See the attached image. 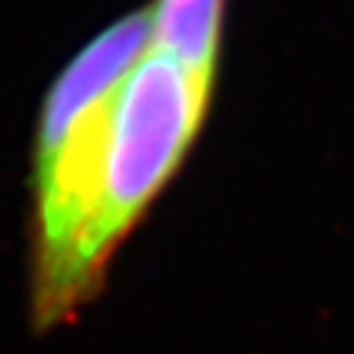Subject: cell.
<instances>
[{
	"label": "cell",
	"mask_w": 354,
	"mask_h": 354,
	"mask_svg": "<svg viewBox=\"0 0 354 354\" xmlns=\"http://www.w3.org/2000/svg\"><path fill=\"white\" fill-rule=\"evenodd\" d=\"M151 45L148 6L95 34L53 78L34 140L31 321L45 332L90 301L104 277L93 262V229L106 120L115 90Z\"/></svg>",
	"instance_id": "obj_1"
},
{
	"label": "cell",
	"mask_w": 354,
	"mask_h": 354,
	"mask_svg": "<svg viewBox=\"0 0 354 354\" xmlns=\"http://www.w3.org/2000/svg\"><path fill=\"white\" fill-rule=\"evenodd\" d=\"M212 90L215 78L193 73L156 45H148L115 90L93 229V262L101 277L118 243L190 153L207 120Z\"/></svg>",
	"instance_id": "obj_2"
},
{
	"label": "cell",
	"mask_w": 354,
	"mask_h": 354,
	"mask_svg": "<svg viewBox=\"0 0 354 354\" xmlns=\"http://www.w3.org/2000/svg\"><path fill=\"white\" fill-rule=\"evenodd\" d=\"M226 0H151V45L198 75L215 78Z\"/></svg>",
	"instance_id": "obj_3"
}]
</instances>
